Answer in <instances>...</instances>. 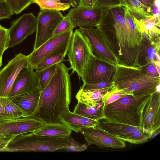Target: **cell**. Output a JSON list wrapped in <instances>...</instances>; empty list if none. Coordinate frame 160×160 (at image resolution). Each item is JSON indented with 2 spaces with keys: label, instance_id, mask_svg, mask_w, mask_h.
<instances>
[{
  "label": "cell",
  "instance_id": "cell-1",
  "mask_svg": "<svg viewBox=\"0 0 160 160\" xmlns=\"http://www.w3.org/2000/svg\"><path fill=\"white\" fill-rule=\"evenodd\" d=\"M71 69L62 62L58 64L51 80L41 92L34 117L46 123L61 122L60 118L69 110L71 100Z\"/></svg>",
  "mask_w": 160,
  "mask_h": 160
},
{
  "label": "cell",
  "instance_id": "cell-11",
  "mask_svg": "<svg viewBox=\"0 0 160 160\" xmlns=\"http://www.w3.org/2000/svg\"><path fill=\"white\" fill-rule=\"evenodd\" d=\"M37 18L32 13L24 14L12 21L8 29L9 41L8 48L21 43L36 31Z\"/></svg>",
  "mask_w": 160,
  "mask_h": 160
},
{
  "label": "cell",
  "instance_id": "cell-48",
  "mask_svg": "<svg viewBox=\"0 0 160 160\" xmlns=\"http://www.w3.org/2000/svg\"><path fill=\"white\" fill-rule=\"evenodd\" d=\"M160 128L156 130L152 133L151 137H150L149 140H151V139H153L156 136L158 135L160 133Z\"/></svg>",
  "mask_w": 160,
  "mask_h": 160
},
{
  "label": "cell",
  "instance_id": "cell-19",
  "mask_svg": "<svg viewBox=\"0 0 160 160\" xmlns=\"http://www.w3.org/2000/svg\"><path fill=\"white\" fill-rule=\"evenodd\" d=\"M111 87L98 89H80L76 95L78 102L87 105L93 106L104 101L108 95L115 88Z\"/></svg>",
  "mask_w": 160,
  "mask_h": 160
},
{
  "label": "cell",
  "instance_id": "cell-6",
  "mask_svg": "<svg viewBox=\"0 0 160 160\" xmlns=\"http://www.w3.org/2000/svg\"><path fill=\"white\" fill-rule=\"evenodd\" d=\"M79 28V29L88 40L95 56L115 68L120 64L119 58L108 35L101 27Z\"/></svg>",
  "mask_w": 160,
  "mask_h": 160
},
{
  "label": "cell",
  "instance_id": "cell-32",
  "mask_svg": "<svg viewBox=\"0 0 160 160\" xmlns=\"http://www.w3.org/2000/svg\"><path fill=\"white\" fill-rule=\"evenodd\" d=\"M32 0H5L14 13H21L32 3Z\"/></svg>",
  "mask_w": 160,
  "mask_h": 160
},
{
  "label": "cell",
  "instance_id": "cell-27",
  "mask_svg": "<svg viewBox=\"0 0 160 160\" xmlns=\"http://www.w3.org/2000/svg\"><path fill=\"white\" fill-rule=\"evenodd\" d=\"M58 64H55L42 70L35 72L38 88L41 92L51 80L56 72Z\"/></svg>",
  "mask_w": 160,
  "mask_h": 160
},
{
  "label": "cell",
  "instance_id": "cell-42",
  "mask_svg": "<svg viewBox=\"0 0 160 160\" xmlns=\"http://www.w3.org/2000/svg\"><path fill=\"white\" fill-rule=\"evenodd\" d=\"M157 50L152 45L149 47L147 49V54L149 58L150 62L154 66L155 64L153 62L154 60V58L156 56V53Z\"/></svg>",
  "mask_w": 160,
  "mask_h": 160
},
{
  "label": "cell",
  "instance_id": "cell-24",
  "mask_svg": "<svg viewBox=\"0 0 160 160\" xmlns=\"http://www.w3.org/2000/svg\"><path fill=\"white\" fill-rule=\"evenodd\" d=\"M72 130L64 123L60 122L47 123L33 132L35 134L51 137L67 136L71 135Z\"/></svg>",
  "mask_w": 160,
  "mask_h": 160
},
{
  "label": "cell",
  "instance_id": "cell-10",
  "mask_svg": "<svg viewBox=\"0 0 160 160\" xmlns=\"http://www.w3.org/2000/svg\"><path fill=\"white\" fill-rule=\"evenodd\" d=\"M28 65V56L19 53L0 70V97H8L19 72Z\"/></svg>",
  "mask_w": 160,
  "mask_h": 160
},
{
  "label": "cell",
  "instance_id": "cell-50",
  "mask_svg": "<svg viewBox=\"0 0 160 160\" xmlns=\"http://www.w3.org/2000/svg\"><path fill=\"white\" fill-rule=\"evenodd\" d=\"M155 56L156 57V61L159 62H160V57L159 53L156 52Z\"/></svg>",
  "mask_w": 160,
  "mask_h": 160
},
{
  "label": "cell",
  "instance_id": "cell-23",
  "mask_svg": "<svg viewBox=\"0 0 160 160\" xmlns=\"http://www.w3.org/2000/svg\"><path fill=\"white\" fill-rule=\"evenodd\" d=\"M98 121L99 123L97 127L116 137L124 133L143 131L140 127H134L118 122L105 118Z\"/></svg>",
  "mask_w": 160,
  "mask_h": 160
},
{
  "label": "cell",
  "instance_id": "cell-35",
  "mask_svg": "<svg viewBox=\"0 0 160 160\" xmlns=\"http://www.w3.org/2000/svg\"><path fill=\"white\" fill-rule=\"evenodd\" d=\"M9 41L8 29L0 25V58H2L4 52L8 48Z\"/></svg>",
  "mask_w": 160,
  "mask_h": 160
},
{
  "label": "cell",
  "instance_id": "cell-46",
  "mask_svg": "<svg viewBox=\"0 0 160 160\" xmlns=\"http://www.w3.org/2000/svg\"><path fill=\"white\" fill-rule=\"evenodd\" d=\"M6 119H12L6 113L4 108L0 104V120Z\"/></svg>",
  "mask_w": 160,
  "mask_h": 160
},
{
  "label": "cell",
  "instance_id": "cell-49",
  "mask_svg": "<svg viewBox=\"0 0 160 160\" xmlns=\"http://www.w3.org/2000/svg\"><path fill=\"white\" fill-rule=\"evenodd\" d=\"M153 62L158 74L160 76V62H159L155 60H153Z\"/></svg>",
  "mask_w": 160,
  "mask_h": 160
},
{
  "label": "cell",
  "instance_id": "cell-40",
  "mask_svg": "<svg viewBox=\"0 0 160 160\" xmlns=\"http://www.w3.org/2000/svg\"><path fill=\"white\" fill-rule=\"evenodd\" d=\"M86 143L80 145L77 142L68 146L65 149L70 151L79 152L85 150L88 148Z\"/></svg>",
  "mask_w": 160,
  "mask_h": 160
},
{
  "label": "cell",
  "instance_id": "cell-36",
  "mask_svg": "<svg viewBox=\"0 0 160 160\" xmlns=\"http://www.w3.org/2000/svg\"><path fill=\"white\" fill-rule=\"evenodd\" d=\"M14 14L12 9L5 0L0 1V20L10 19Z\"/></svg>",
  "mask_w": 160,
  "mask_h": 160
},
{
  "label": "cell",
  "instance_id": "cell-52",
  "mask_svg": "<svg viewBox=\"0 0 160 160\" xmlns=\"http://www.w3.org/2000/svg\"><path fill=\"white\" fill-rule=\"evenodd\" d=\"M2 58H0V68L2 65Z\"/></svg>",
  "mask_w": 160,
  "mask_h": 160
},
{
  "label": "cell",
  "instance_id": "cell-31",
  "mask_svg": "<svg viewBox=\"0 0 160 160\" xmlns=\"http://www.w3.org/2000/svg\"><path fill=\"white\" fill-rule=\"evenodd\" d=\"M62 54H58L48 57L38 63L34 68L36 71H40L55 64H58L67 60Z\"/></svg>",
  "mask_w": 160,
  "mask_h": 160
},
{
  "label": "cell",
  "instance_id": "cell-8",
  "mask_svg": "<svg viewBox=\"0 0 160 160\" xmlns=\"http://www.w3.org/2000/svg\"><path fill=\"white\" fill-rule=\"evenodd\" d=\"M64 16L60 11L40 10L37 18L35 50L51 38Z\"/></svg>",
  "mask_w": 160,
  "mask_h": 160
},
{
  "label": "cell",
  "instance_id": "cell-13",
  "mask_svg": "<svg viewBox=\"0 0 160 160\" xmlns=\"http://www.w3.org/2000/svg\"><path fill=\"white\" fill-rule=\"evenodd\" d=\"M142 116L141 127L144 132L151 136L160 128V93L156 92L149 96L144 106Z\"/></svg>",
  "mask_w": 160,
  "mask_h": 160
},
{
  "label": "cell",
  "instance_id": "cell-29",
  "mask_svg": "<svg viewBox=\"0 0 160 160\" xmlns=\"http://www.w3.org/2000/svg\"><path fill=\"white\" fill-rule=\"evenodd\" d=\"M32 3L38 5L40 10H48L64 11L70 7L69 4L55 0H32Z\"/></svg>",
  "mask_w": 160,
  "mask_h": 160
},
{
  "label": "cell",
  "instance_id": "cell-44",
  "mask_svg": "<svg viewBox=\"0 0 160 160\" xmlns=\"http://www.w3.org/2000/svg\"><path fill=\"white\" fill-rule=\"evenodd\" d=\"M96 4V0H79L78 6L90 7L95 6Z\"/></svg>",
  "mask_w": 160,
  "mask_h": 160
},
{
  "label": "cell",
  "instance_id": "cell-17",
  "mask_svg": "<svg viewBox=\"0 0 160 160\" xmlns=\"http://www.w3.org/2000/svg\"><path fill=\"white\" fill-rule=\"evenodd\" d=\"M34 69L28 65L21 71L14 81L7 98H10L38 88Z\"/></svg>",
  "mask_w": 160,
  "mask_h": 160
},
{
  "label": "cell",
  "instance_id": "cell-21",
  "mask_svg": "<svg viewBox=\"0 0 160 160\" xmlns=\"http://www.w3.org/2000/svg\"><path fill=\"white\" fill-rule=\"evenodd\" d=\"M134 22L141 34L148 36L152 41L153 38L159 37L160 19L153 15L138 19L133 17Z\"/></svg>",
  "mask_w": 160,
  "mask_h": 160
},
{
  "label": "cell",
  "instance_id": "cell-9",
  "mask_svg": "<svg viewBox=\"0 0 160 160\" xmlns=\"http://www.w3.org/2000/svg\"><path fill=\"white\" fill-rule=\"evenodd\" d=\"M101 23L114 32L120 50L127 47L128 31L123 6L103 9Z\"/></svg>",
  "mask_w": 160,
  "mask_h": 160
},
{
  "label": "cell",
  "instance_id": "cell-4",
  "mask_svg": "<svg viewBox=\"0 0 160 160\" xmlns=\"http://www.w3.org/2000/svg\"><path fill=\"white\" fill-rule=\"evenodd\" d=\"M150 95L138 97L126 95L105 105V118L118 122L141 127L142 109Z\"/></svg>",
  "mask_w": 160,
  "mask_h": 160
},
{
  "label": "cell",
  "instance_id": "cell-14",
  "mask_svg": "<svg viewBox=\"0 0 160 160\" xmlns=\"http://www.w3.org/2000/svg\"><path fill=\"white\" fill-rule=\"evenodd\" d=\"M103 9L97 5L90 7L78 6L70 9L66 15L74 28L77 27L96 28L99 24Z\"/></svg>",
  "mask_w": 160,
  "mask_h": 160
},
{
  "label": "cell",
  "instance_id": "cell-3",
  "mask_svg": "<svg viewBox=\"0 0 160 160\" xmlns=\"http://www.w3.org/2000/svg\"><path fill=\"white\" fill-rule=\"evenodd\" d=\"M77 142L70 136H40L33 132L15 136L8 143L4 152H53Z\"/></svg>",
  "mask_w": 160,
  "mask_h": 160
},
{
  "label": "cell",
  "instance_id": "cell-53",
  "mask_svg": "<svg viewBox=\"0 0 160 160\" xmlns=\"http://www.w3.org/2000/svg\"><path fill=\"white\" fill-rule=\"evenodd\" d=\"M4 0H0V1H4Z\"/></svg>",
  "mask_w": 160,
  "mask_h": 160
},
{
  "label": "cell",
  "instance_id": "cell-7",
  "mask_svg": "<svg viewBox=\"0 0 160 160\" xmlns=\"http://www.w3.org/2000/svg\"><path fill=\"white\" fill-rule=\"evenodd\" d=\"M73 33L72 30L52 36L28 56L29 65L34 69L40 62L51 56L62 54L65 56Z\"/></svg>",
  "mask_w": 160,
  "mask_h": 160
},
{
  "label": "cell",
  "instance_id": "cell-39",
  "mask_svg": "<svg viewBox=\"0 0 160 160\" xmlns=\"http://www.w3.org/2000/svg\"><path fill=\"white\" fill-rule=\"evenodd\" d=\"M16 135L0 136V152H4L7 145Z\"/></svg>",
  "mask_w": 160,
  "mask_h": 160
},
{
  "label": "cell",
  "instance_id": "cell-43",
  "mask_svg": "<svg viewBox=\"0 0 160 160\" xmlns=\"http://www.w3.org/2000/svg\"><path fill=\"white\" fill-rule=\"evenodd\" d=\"M149 63L146 68L147 73L151 76H159L155 66H154L150 62Z\"/></svg>",
  "mask_w": 160,
  "mask_h": 160
},
{
  "label": "cell",
  "instance_id": "cell-47",
  "mask_svg": "<svg viewBox=\"0 0 160 160\" xmlns=\"http://www.w3.org/2000/svg\"><path fill=\"white\" fill-rule=\"evenodd\" d=\"M144 5L150 8L154 0H138Z\"/></svg>",
  "mask_w": 160,
  "mask_h": 160
},
{
  "label": "cell",
  "instance_id": "cell-33",
  "mask_svg": "<svg viewBox=\"0 0 160 160\" xmlns=\"http://www.w3.org/2000/svg\"><path fill=\"white\" fill-rule=\"evenodd\" d=\"M128 95L133 96V93L131 92L115 88L107 96L104 100L105 105L116 101Z\"/></svg>",
  "mask_w": 160,
  "mask_h": 160
},
{
  "label": "cell",
  "instance_id": "cell-45",
  "mask_svg": "<svg viewBox=\"0 0 160 160\" xmlns=\"http://www.w3.org/2000/svg\"><path fill=\"white\" fill-rule=\"evenodd\" d=\"M62 3L69 4L73 7L78 6L79 3V0H55Z\"/></svg>",
  "mask_w": 160,
  "mask_h": 160
},
{
  "label": "cell",
  "instance_id": "cell-26",
  "mask_svg": "<svg viewBox=\"0 0 160 160\" xmlns=\"http://www.w3.org/2000/svg\"><path fill=\"white\" fill-rule=\"evenodd\" d=\"M122 6L127 8L133 17L138 19L152 15L150 8L144 5L138 0H121Z\"/></svg>",
  "mask_w": 160,
  "mask_h": 160
},
{
  "label": "cell",
  "instance_id": "cell-20",
  "mask_svg": "<svg viewBox=\"0 0 160 160\" xmlns=\"http://www.w3.org/2000/svg\"><path fill=\"white\" fill-rule=\"evenodd\" d=\"M60 122L65 124L76 133L83 128L97 126L98 121L92 120L68 111L60 118Z\"/></svg>",
  "mask_w": 160,
  "mask_h": 160
},
{
  "label": "cell",
  "instance_id": "cell-22",
  "mask_svg": "<svg viewBox=\"0 0 160 160\" xmlns=\"http://www.w3.org/2000/svg\"><path fill=\"white\" fill-rule=\"evenodd\" d=\"M125 18L127 28V47L128 48H134L140 46L143 39V35L140 32L131 11L123 6Z\"/></svg>",
  "mask_w": 160,
  "mask_h": 160
},
{
  "label": "cell",
  "instance_id": "cell-38",
  "mask_svg": "<svg viewBox=\"0 0 160 160\" xmlns=\"http://www.w3.org/2000/svg\"><path fill=\"white\" fill-rule=\"evenodd\" d=\"M114 85L112 81L102 82L97 83L87 84L83 83L81 89H98Z\"/></svg>",
  "mask_w": 160,
  "mask_h": 160
},
{
  "label": "cell",
  "instance_id": "cell-18",
  "mask_svg": "<svg viewBox=\"0 0 160 160\" xmlns=\"http://www.w3.org/2000/svg\"><path fill=\"white\" fill-rule=\"evenodd\" d=\"M41 92L37 88L8 98L21 109L24 117H33L38 108Z\"/></svg>",
  "mask_w": 160,
  "mask_h": 160
},
{
  "label": "cell",
  "instance_id": "cell-12",
  "mask_svg": "<svg viewBox=\"0 0 160 160\" xmlns=\"http://www.w3.org/2000/svg\"><path fill=\"white\" fill-rule=\"evenodd\" d=\"M45 123L34 117L0 119V136L17 135L33 132Z\"/></svg>",
  "mask_w": 160,
  "mask_h": 160
},
{
  "label": "cell",
  "instance_id": "cell-37",
  "mask_svg": "<svg viewBox=\"0 0 160 160\" xmlns=\"http://www.w3.org/2000/svg\"><path fill=\"white\" fill-rule=\"evenodd\" d=\"M96 5L102 8H110L122 6L121 0H96Z\"/></svg>",
  "mask_w": 160,
  "mask_h": 160
},
{
  "label": "cell",
  "instance_id": "cell-34",
  "mask_svg": "<svg viewBox=\"0 0 160 160\" xmlns=\"http://www.w3.org/2000/svg\"><path fill=\"white\" fill-rule=\"evenodd\" d=\"M74 27L70 18L67 15L64 16L63 19L54 32L52 36L64 32L73 30Z\"/></svg>",
  "mask_w": 160,
  "mask_h": 160
},
{
  "label": "cell",
  "instance_id": "cell-30",
  "mask_svg": "<svg viewBox=\"0 0 160 160\" xmlns=\"http://www.w3.org/2000/svg\"><path fill=\"white\" fill-rule=\"evenodd\" d=\"M0 104L10 118H15L24 117L21 109L8 98L0 97Z\"/></svg>",
  "mask_w": 160,
  "mask_h": 160
},
{
  "label": "cell",
  "instance_id": "cell-41",
  "mask_svg": "<svg viewBox=\"0 0 160 160\" xmlns=\"http://www.w3.org/2000/svg\"><path fill=\"white\" fill-rule=\"evenodd\" d=\"M160 1L154 0L150 9L152 15L160 19Z\"/></svg>",
  "mask_w": 160,
  "mask_h": 160
},
{
  "label": "cell",
  "instance_id": "cell-16",
  "mask_svg": "<svg viewBox=\"0 0 160 160\" xmlns=\"http://www.w3.org/2000/svg\"><path fill=\"white\" fill-rule=\"evenodd\" d=\"M81 132L88 143L96 145L101 148H120L126 147L124 142L97 126L83 128Z\"/></svg>",
  "mask_w": 160,
  "mask_h": 160
},
{
  "label": "cell",
  "instance_id": "cell-28",
  "mask_svg": "<svg viewBox=\"0 0 160 160\" xmlns=\"http://www.w3.org/2000/svg\"><path fill=\"white\" fill-rule=\"evenodd\" d=\"M151 136L143 131L124 133L116 136L123 142L135 144H142L149 140Z\"/></svg>",
  "mask_w": 160,
  "mask_h": 160
},
{
  "label": "cell",
  "instance_id": "cell-25",
  "mask_svg": "<svg viewBox=\"0 0 160 160\" xmlns=\"http://www.w3.org/2000/svg\"><path fill=\"white\" fill-rule=\"evenodd\" d=\"M104 101L93 106L87 105L78 102L73 112L88 118L95 120L105 118L104 114Z\"/></svg>",
  "mask_w": 160,
  "mask_h": 160
},
{
  "label": "cell",
  "instance_id": "cell-51",
  "mask_svg": "<svg viewBox=\"0 0 160 160\" xmlns=\"http://www.w3.org/2000/svg\"><path fill=\"white\" fill-rule=\"evenodd\" d=\"M160 84H158L156 87V92H158L160 93Z\"/></svg>",
  "mask_w": 160,
  "mask_h": 160
},
{
  "label": "cell",
  "instance_id": "cell-5",
  "mask_svg": "<svg viewBox=\"0 0 160 160\" xmlns=\"http://www.w3.org/2000/svg\"><path fill=\"white\" fill-rule=\"evenodd\" d=\"M67 54L72 70L71 74L76 72L82 78L94 55L88 40L79 29L73 32Z\"/></svg>",
  "mask_w": 160,
  "mask_h": 160
},
{
  "label": "cell",
  "instance_id": "cell-2",
  "mask_svg": "<svg viewBox=\"0 0 160 160\" xmlns=\"http://www.w3.org/2000/svg\"><path fill=\"white\" fill-rule=\"evenodd\" d=\"M112 81L116 88L132 92L134 97L149 96L156 92L160 76H151L141 69L119 64L115 68Z\"/></svg>",
  "mask_w": 160,
  "mask_h": 160
},
{
  "label": "cell",
  "instance_id": "cell-15",
  "mask_svg": "<svg viewBox=\"0 0 160 160\" xmlns=\"http://www.w3.org/2000/svg\"><path fill=\"white\" fill-rule=\"evenodd\" d=\"M115 67L94 55L89 62L83 77V83L91 84L102 82L112 81Z\"/></svg>",
  "mask_w": 160,
  "mask_h": 160
}]
</instances>
